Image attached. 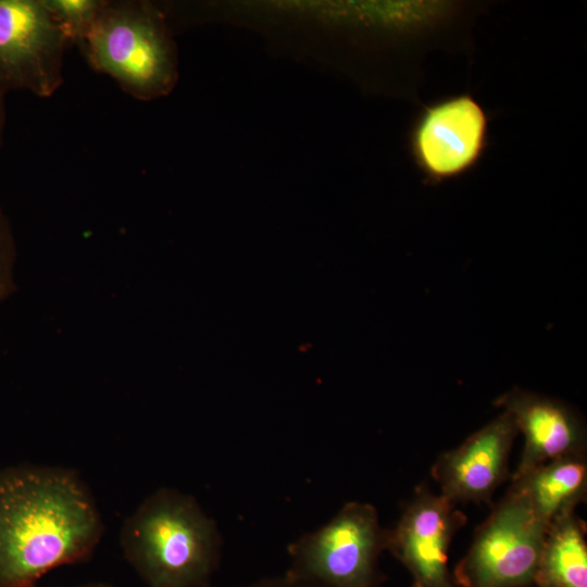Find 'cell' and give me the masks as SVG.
<instances>
[{
    "mask_svg": "<svg viewBox=\"0 0 587 587\" xmlns=\"http://www.w3.org/2000/svg\"><path fill=\"white\" fill-rule=\"evenodd\" d=\"M4 96H5V93L0 90V149H1L2 143H3L5 121H7Z\"/></svg>",
    "mask_w": 587,
    "mask_h": 587,
    "instance_id": "obj_16",
    "label": "cell"
},
{
    "mask_svg": "<svg viewBox=\"0 0 587 587\" xmlns=\"http://www.w3.org/2000/svg\"><path fill=\"white\" fill-rule=\"evenodd\" d=\"M510 489L525 498L547 525L558 515L575 511L587 492L585 452L564 455L540 464L513 478Z\"/></svg>",
    "mask_w": 587,
    "mask_h": 587,
    "instance_id": "obj_11",
    "label": "cell"
},
{
    "mask_svg": "<svg viewBox=\"0 0 587 587\" xmlns=\"http://www.w3.org/2000/svg\"><path fill=\"white\" fill-rule=\"evenodd\" d=\"M121 545L148 587H209L221 539L191 497L162 488L125 521Z\"/></svg>",
    "mask_w": 587,
    "mask_h": 587,
    "instance_id": "obj_2",
    "label": "cell"
},
{
    "mask_svg": "<svg viewBox=\"0 0 587 587\" xmlns=\"http://www.w3.org/2000/svg\"><path fill=\"white\" fill-rule=\"evenodd\" d=\"M489 145V115L469 91L422 104L408 134L424 183L437 186L475 168Z\"/></svg>",
    "mask_w": 587,
    "mask_h": 587,
    "instance_id": "obj_6",
    "label": "cell"
},
{
    "mask_svg": "<svg viewBox=\"0 0 587 587\" xmlns=\"http://www.w3.org/2000/svg\"><path fill=\"white\" fill-rule=\"evenodd\" d=\"M513 417L525 437L513 478L554 459L585 452L586 435L579 415L560 400L513 388L495 400Z\"/></svg>",
    "mask_w": 587,
    "mask_h": 587,
    "instance_id": "obj_10",
    "label": "cell"
},
{
    "mask_svg": "<svg viewBox=\"0 0 587 587\" xmlns=\"http://www.w3.org/2000/svg\"><path fill=\"white\" fill-rule=\"evenodd\" d=\"M102 530L74 472L37 465L0 472V587H34L51 570L86 560Z\"/></svg>",
    "mask_w": 587,
    "mask_h": 587,
    "instance_id": "obj_1",
    "label": "cell"
},
{
    "mask_svg": "<svg viewBox=\"0 0 587 587\" xmlns=\"http://www.w3.org/2000/svg\"><path fill=\"white\" fill-rule=\"evenodd\" d=\"M387 539L373 505L346 503L325 525L289 545L286 574L323 587H379L378 558Z\"/></svg>",
    "mask_w": 587,
    "mask_h": 587,
    "instance_id": "obj_4",
    "label": "cell"
},
{
    "mask_svg": "<svg viewBox=\"0 0 587 587\" xmlns=\"http://www.w3.org/2000/svg\"><path fill=\"white\" fill-rule=\"evenodd\" d=\"M548 525L523 496L509 488L452 575L459 587H529Z\"/></svg>",
    "mask_w": 587,
    "mask_h": 587,
    "instance_id": "obj_5",
    "label": "cell"
},
{
    "mask_svg": "<svg viewBox=\"0 0 587 587\" xmlns=\"http://www.w3.org/2000/svg\"><path fill=\"white\" fill-rule=\"evenodd\" d=\"M105 0H43L70 43L79 45L96 22Z\"/></svg>",
    "mask_w": 587,
    "mask_h": 587,
    "instance_id": "obj_13",
    "label": "cell"
},
{
    "mask_svg": "<svg viewBox=\"0 0 587 587\" xmlns=\"http://www.w3.org/2000/svg\"><path fill=\"white\" fill-rule=\"evenodd\" d=\"M586 526L575 511L548 525L535 575L537 587H587Z\"/></svg>",
    "mask_w": 587,
    "mask_h": 587,
    "instance_id": "obj_12",
    "label": "cell"
},
{
    "mask_svg": "<svg viewBox=\"0 0 587 587\" xmlns=\"http://www.w3.org/2000/svg\"><path fill=\"white\" fill-rule=\"evenodd\" d=\"M242 587H323L319 584L298 579L287 575L286 573L280 576L265 577L245 585Z\"/></svg>",
    "mask_w": 587,
    "mask_h": 587,
    "instance_id": "obj_15",
    "label": "cell"
},
{
    "mask_svg": "<svg viewBox=\"0 0 587 587\" xmlns=\"http://www.w3.org/2000/svg\"><path fill=\"white\" fill-rule=\"evenodd\" d=\"M465 522V515L444 495L425 487L416 490L387 539V549L411 573L413 587H454L448 549Z\"/></svg>",
    "mask_w": 587,
    "mask_h": 587,
    "instance_id": "obj_8",
    "label": "cell"
},
{
    "mask_svg": "<svg viewBox=\"0 0 587 587\" xmlns=\"http://www.w3.org/2000/svg\"><path fill=\"white\" fill-rule=\"evenodd\" d=\"M34 587H37V585ZM77 587H112V586L108 584H102V583H92V584H87V585L77 586Z\"/></svg>",
    "mask_w": 587,
    "mask_h": 587,
    "instance_id": "obj_17",
    "label": "cell"
},
{
    "mask_svg": "<svg viewBox=\"0 0 587 587\" xmlns=\"http://www.w3.org/2000/svg\"><path fill=\"white\" fill-rule=\"evenodd\" d=\"M70 43L43 0H0V90L51 97Z\"/></svg>",
    "mask_w": 587,
    "mask_h": 587,
    "instance_id": "obj_7",
    "label": "cell"
},
{
    "mask_svg": "<svg viewBox=\"0 0 587 587\" xmlns=\"http://www.w3.org/2000/svg\"><path fill=\"white\" fill-rule=\"evenodd\" d=\"M78 46L90 66L138 100L164 97L177 83V48L165 12L152 2L105 0Z\"/></svg>",
    "mask_w": 587,
    "mask_h": 587,
    "instance_id": "obj_3",
    "label": "cell"
},
{
    "mask_svg": "<svg viewBox=\"0 0 587 587\" xmlns=\"http://www.w3.org/2000/svg\"><path fill=\"white\" fill-rule=\"evenodd\" d=\"M517 433L513 417L503 411L458 448L442 453L432 467L441 495L454 504L490 502L508 477L509 455Z\"/></svg>",
    "mask_w": 587,
    "mask_h": 587,
    "instance_id": "obj_9",
    "label": "cell"
},
{
    "mask_svg": "<svg viewBox=\"0 0 587 587\" xmlns=\"http://www.w3.org/2000/svg\"><path fill=\"white\" fill-rule=\"evenodd\" d=\"M16 245L12 227L0 209V303L16 290Z\"/></svg>",
    "mask_w": 587,
    "mask_h": 587,
    "instance_id": "obj_14",
    "label": "cell"
}]
</instances>
